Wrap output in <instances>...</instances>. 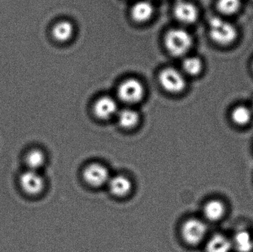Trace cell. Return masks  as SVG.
Wrapping results in <instances>:
<instances>
[{
  "instance_id": "30bf717a",
  "label": "cell",
  "mask_w": 253,
  "mask_h": 252,
  "mask_svg": "<svg viewBox=\"0 0 253 252\" xmlns=\"http://www.w3.org/2000/svg\"><path fill=\"white\" fill-rule=\"evenodd\" d=\"M205 252H232L231 237L221 232L212 234L205 241Z\"/></svg>"
},
{
  "instance_id": "277c9868",
  "label": "cell",
  "mask_w": 253,
  "mask_h": 252,
  "mask_svg": "<svg viewBox=\"0 0 253 252\" xmlns=\"http://www.w3.org/2000/svg\"><path fill=\"white\" fill-rule=\"evenodd\" d=\"M159 81L165 91L172 94L181 93L187 86V81L182 72L172 68L162 70L159 73Z\"/></svg>"
},
{
  "instance_id": "3957f363",
  "label": "cell",
  "mask_w": 253,
  "mask_h": 252,
  "mask_svg": "<svg viewBox=\"0 0 253 252\" xmlns=\"http://www.w3.org/2000/svg\"><path fill=\"white\" fill-rule=\"evenodd\" d=\"M208 222L204 219L190 217L181 226V235L186 244L192 247L200 245L208 238Z\"/></svg>"
},
{
  "instance_id": "9a60e30c",
  "label": "cell",
  "mask_w": 253,
  "mask_h": 252,
  "mask_svg": "<svg viewBox=\"0 0 253 252\" xmlns=\"http://www.w3.org/2000/svg\"><path fill=\"white\" fill-rule=\"evenodd\" d=\"M46 157L44 152L39 148L29 149L24 155V163L27 170L40 172L45 164Z\"/></svg>"
},
{
  "instance_id": "ffe728a7",
  "label": "cell",
  "mask_w": 253,
  "mask_h": 252,
  "mask_svg": "<svg viewBox=\"0 0 253 252\" xmlns=\"http://www.w3.org/2000/svg\"><path fill=\"white\" fill-rule=\"evenodd\" d=\"M242 7L241 0H218L216 7L221 14L232 16L236 14Z\"/></svg>"
},
{
  "instance_id": "44dd1931",
  "label": "cell",
  "mask_w": 253,
  "mask_h": 252,
  "mask_svg": "<svg viewBox=\"0 0 253 252\" xmlns=\"http://www.w3.org/2000/svg\"><path fill=\"white\" fill-rule=\"evenodd\" d=\"M251 108H252L253 111V105L252 107H251Z\"/></svg>"
},
{
  "instance_id": "2e32d148",
  "label": "cell",
  "mask_w": 253,
  "mask_h": 252,
  "mask_svg": "<svg viewBox=\"0 0 253 252\" xmlns=\"http://www.w3.org/2000/svg\"><path fill=\"white\" fill-rule=\"evenodd\" d=\"M110 191L117 197L126 196L132 188V183L124 176H116L111 178L108 183Z\"/></svg>"
},
{
  "instance_id": "d6986e66",
  "label": "cell",
  "mask_w": 253,
  "mask_h": 252,
  "mask_svg": "<svg viewBox=\"0 0 253 252\" xmlns=\"http://www.w3.org/2000/svg\"><path fill=\"white\" fill-rule=\"evenodd\" d=\"M139 121V115L132 109H124L118 112L119 124L126 129L133 128Z\"/></svg>"
},
{
  "instance_id": "e0dca14e",
  "label": "cell",
  "mask_w": 253,
  "mask_h": 252,
  "mask_svg": "<svg viewBox=\"0 0 253 252\" xmlns=\"http://www.w3.org/2000/svg\"><path fill=\"white\" fill-rule=\"evenodd\" d=\"M74 27L70 21L62 20L56 22L52 28L53 38L59 42H65L74 35Z\"/></svg>"
},
{
  "instance_id": "5b68a950",
  "label": "cell",
  "mask_w": 253,
  "mask_h": 252,
  "mask_svg": "<svg viewBox=\"0 0 253 252\" xmlns=\"http://www.w3.org/2000/svg\"><path fill=\"white\" fill-rule=\"evenodd\" d=\"M19 185L25 195L37 196L44 190L45 181L40 172L26 170L19 176Z\"/></svg>"
},
{
  "instance_id": "7c38bea8",
  "label": "cell",
  "mask_w": 253,
  "mask_h": 252,
  "mask_svg": "<svg viewBox=\"0 0 253 252\" xmlns=\"http://www.w3.org/2000/svg\"><path fill=\"white\" fill-rule=\"evenodd\" d=\"M230 119L236 127H248L253 120L252 108L245 105H236L230 111Z\"/></svg>"
},
{
  "instance_id": "5bb4252c",
  "label": "cell",
  "mask_w": 253,
  "mask_h": 252,
  "mask_svg": "<svg viewBox=\"0 0 253 252\" xmlns=\"http://www.w3.org/2000/svg\"><path fill=\"white\" fill-rule=\"evenodd\" d=\"M154 13V7L150 1L141 0L137 1L131 8L132 19L137 22H145L150 20Z\"/></svg>"
},
{
  "instance_id": "9c48e42d",
  "label": "cell",
  "mask_w": 253,
  "mask_h": 252,
  "mask_svg": "<svg viewBox=\"0 0 253 252\" xmlns=\"http://www.w3.org/2000/svg\"><path fill=\"white\" fill-rule=\"evenodd\" d=\"M173 13L177 20L185 25L195 23L199 18L197 7L185 0H178L173 8Z\"/></svg>"
},
{
  "instance_id": "8992f818",
  "label": "cell",
  "mask_w": 253,
  "mask_h": 252,
  "mask_svg": "<svg viewBox=\"0 0 253 252\" xmlns=\"http://www.w3.org/2000/svg\"><path fill=\"white\" fill-rule=\"evenodd\" d=\"M117 94L125 103L136 104L144 97V85L136 78H127L119 86Z\"/></svg>"
},
{
  "instance_id": "52a82bcc",
  "label": "cell",
  "mask_w": 253,
  "mask_h": 252,
  "mask_svg": "<svg viewBox=\"0 0 253 252\" xmlns=\"http://www.w3.org/2000/svg\"><path fill=\"white\" fill-rule=\"evenodd\" d=\"M204 220L209 223H218L225 218L228 213L227 203L219 198H210L202 207Z\"/></svg>"
},
{
  "instance_id": "7402d4cb",
  "label": "cell",
  "mask_w": 253,
  "mask_h": 252,
  "mask_svg": "<svg viewBox=\"0 0 253 252\" xmlns=\"http://www.w3.org/2000/svg\"></svg>"
},
{
  "instance_id": "ac0fdd59",
  "label": "cell",
  "mask_w": 253,
  "mask_h": 252,
  "mask_svg": "<svg viewBox=\"0 0 253 252\" xmlns=\"http://www.w3.org/2000/svg\"><path fill=\"white\" fill-rule=\"evenodd\" d=\"M182 68L187 75L197 76L203 71L204 63L202 59L197 56H188L183 60Z\"/></svg>"
},
{
  "instance_id": "7a4b0ae2",
  "label": "cell",
  "mask_w": 253,
  "mask_h": 252,
  "mask_svg": "<svg viewBox=\"0 0 253 252\" xmlns=\"http://www.w3.org/2000/svg\"><path fill=\"white\" fill-rule=\"evenodd\" d=\"M193 38L190 33L182 28H172L165 37V44L168 51L177 57L187 54L192 46Z\"/></svg>"
},
{
  "instance_id": "6da1fadb",
  "label": "cell",
  "mask_w": 253,
  "mask_h": 252,
  "mask_svg": "<svg viewBox=\"0 0 253 252\" xmlns=\"http://www.w3.org/2000/svg\"><path fill=\"white\" fill-rule=\"evenodd\" d=\"M210 38L220 46L231 45L237 39L239 33L233 24L223 18L213 16L208 24Z\"/></svg>"
},
{
  "instance_id": "8fae6325",
  "label": "cell",
  "mask_w": 253,
  "mask_h": 252,
  "mask_svg": "<svg viewBox=\"0 0 253 252\" xmlns=\"http://www.w3.org/2000/svg\"><path fill=\"white\" fill-rule=\"evenodd\" d=\"M118 105L113 98L103 96L95 102L93 112L99 119H109L117 113Z\"/></svg>"
},
{
  "instance_id": "ba28073f",
  "label": "cell",
  "mask_w": 253,
  "mask_h": 252,
  "mask_svg": "<svg viewBox=\"0 0 253 252\" xmlns=\"http://www.w3.org/2000/svg\"><path fill=\"white\" fill-rule=\"evenodd\" d=\"M84 180L89 185L95 187L103 186L109 181L110 174L108 169L97 163L90 164L84 169L83 173Z\"/></svg>"
},
{
  "instance_id": "4fadbf2b",
  "label": "cell",
  "mask_w": 253,
  "mask_h": 252,
  "mask_svg": "<svg viewBox=\"0 0 253 252\" xmlns=\"http://www.w3.org/2000/svg\"><path fill=\"white\" fill-rule=\"evenodd\" d=\"M233 251L253 252V235L247 229H239L231 237Z\"/></svg>"
}]
</instances>
